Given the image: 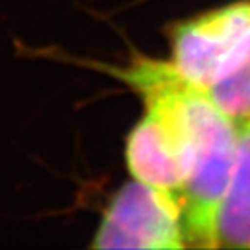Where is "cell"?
Returning a JSON list of instances; mask_svg holds the SVG:
<instances>
[{"label": "cell", "mask_w": 250, "mask_h": 250, "mask_svg": "<svg viewBox=\"0 0 250 250\" xmlns=\"http://www.w3.org/2000/svg\"><path fill=\"white\" fill-rule=\"evenodd\" d=\"M217 249H250V122L238 129L233 170L215 221Z\"/></svg>", "instance_id": "obj_3"}, {"label": "cell", "mask_w": 250, "mask_h": 250, "mask_svg": "<svg viewBox=\"0 0 250 250\" xmlns=\"http://www.w3.org/2000/svg\"><path fill=\"white\" fill-rule=\"evenodd\" d=\"M205 90L236 125L250 122V33L223 73Z\"/></svg>", "instance_id": "obj_4"}, {"label": "cell", "mask_w": 250, "mask_h": 250, "mask_svg": "<svg viewBox=\"0 0 250 250\" xmlns=\"http://www.w3.org/2000/svg\"><path fill=\"white\" fill-rule=\"evenodd\" d=\"M96 249H183L186 247L181 198L134 181L120 188L104 212Z\"/></svg>", "instance_id": "obj_1"}, {"label": "cell", "mask_w": 250, "mask_h": 250, "mask_svg": "<svg viewBox=\"0 0 250 250\" xmlns=\"http://www.w3.org/2000/svg\"><path fill=\"white\" fill-rule=\"evenodd\" d=\"M250 33V2L183 21L172 30V64L189 83L208 89Z\"/></svg>", "instance_id": "obj_2"}]
</instances>
